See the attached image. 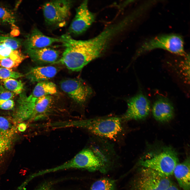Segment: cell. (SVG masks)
Masks as SVG:
<instances>
[{
	"instance_id": "cell-1",
	"label": "cell",
	"mask_w": 190,
	"mask_h": 190,
	"mask_svg": "<svg viewBox=\"0 0 190 190\" xmlns=\"http://www.w3.org/2000/svg\"><path fill=\"white\" fill-rule=\"evenodd\" d=\"M87 146L73 158L57 167L58 170L70 168L95 171L102 169L113 159V148L107 140L92 136Z\"/></svg>"
},
{
	"instance_id": "cell-2",
	"label": "cell",
	"mask_w": 190,
	"mask_h": 190,
	"mask_svg": "<svg viewBox=\"0 0 190 190\" xmlns=\"http://www.w3.org/2000/svg\"><path fill=\"white\" fill-rule=\"evenodd\" d=\"M125 122L121 116H109L80 120L76 125L93 136L118 142L125 136Z\"/></svg>"
},
{
	"instance_id": "cell-3",
	"label": "cell",
	"mask_w": 190,
	"mask_h": 190,
	"mask_svg": "<svg viewBox=\"0 0 190 190\" xmlns=\"http://www.w3.org/2000/svg\"><path fill=\"white\" fill-rule=\"evenodd\" d=\"M60 38L65 49L56 63H61L69 70L78 72L95 59L86 48L84 40H75L68 34L63 35Z\"/></svg>"
},
{
	"instance_id": "cell-4",
	"label": "cell",
	"mask_w": 190,
	"mask_h": 190,
	"mask_svg": "<svg viewBox=\"0 0 190 190\" xmlns=\"http://www.w3.org/2000/svg\"><path fill=\"white\" fill-rule=\"evenodd\" d=\"M149 152L139 160L142 167L148 168L166 176L173 174L179 163L178 155L170 147L165 146Z\"/></svg>"
},
{
	"instance_id": "cell-5",
	"label": "cell",
	"mask_w": 190,
	"mask_h": 190,
	"mask_svg": "<svg viewBox=\"0 0 190 190\" xmlns=\"http://www.w3.org/2000/svg\"><path fill=\"white\" fill-rule=\"evenodd\" d=\"M157 49H163L181 56L187 54L182 36L177 34H169L159 35L146 40L138 48L136 55L139 56Z\"/></svg>"
},
{
	"instance_id": "cell-6",
	"label": "cell",
	"mask_w": 190,
	"mask_h": 190,
	"mask_svg": "<svg viewBox=\"0 0 190 190\" xmlns=\"http://www.w3.org/2000/svg\"><path fill=\"white\" fill-rule=\"evenodd\" d=\"M169 177L142 167L132 182L131 190H165L173 183Z\"/></svg>"
},
{
	"instance_id": "cell-7",
	"label": "cell",
	"mask_w": 190,
	"mask_h": 190,
	"mask_svg": "<svg viewBox=\"0 0 190 190\" xmlns=\"http://www.w3.org/2000/svg\"><path fill=\"white\" fill-rule=\"evenodd\" d=\"M72 2L53 0L47 2L42 9L45 22L50 26L63 25L70 16Z\"/></svg>"
},
{
	"instance_id": "cell-8",
	"label": "cell",
	"mask_w": 190,
	"mask_h": 190,
	"mask_svg": "<svg viewBox=\"0 0 190 190\" xmlns=\"http://www.w3.org/2000/svg\"><path fill=\"white\" fill-rule=\"evenodd\" d=\"M126 111L121 116L126 122L132 120H140L146 118L149 114L150 101L142 93H139L129 99Z\"/></svg>"
},
{
	"instance_id": "cell-9",
	"label": "cell",
	"mask_w": 190,
	"mask_h": 190,
	"mask_svg": "<svg viewBox=\"0 0 190 190\" xmlns=\"http://www.w3.org/2000/svg\"><path fill=\"white\" fill-rule=\"evenodd\" d=\"M95 14L89 10L88 2L83 1L77 8L76 13L69 27V33L78 35L84 33L95 21Z\"/></svg>"
},
{
	"instance_id": "cell-10",
	"label": "cell",
	"mask_w": 190,
	"mask_h": 190,
	"mask_svg": "<svg viewBox=\"0 0 190 190\" xmlns=\"http://www.w3.org/2000/svg\"><path fill=\"white\" fill-rule=\"evenodd\" d=\"M62 90L77 103H84L92 93L90 87L82 80L77 79L64 80L60 83Z\"/></svg>"
},
{
	"instance_id": "cell-11",
	"label": "cell",
	"mask_w": 190,
	"mask_h": 190,
	"mask_svg": "<svg viewBox=\"0 0 190 190\" xmlns=\"http://www.w3.org/2000/svg\"><path fill=\"white\" fill-rule=\"evenodd\" d=\"M37 99L31 94L27 96L24 92L20 94L15 113L16 120L21 122L31 118L34 111Z\"/></svg>"
},
{
	"instance_id": "cell-12",
	"label": "cell",
	"mask_w": 190,
	"mask_h": 190,
	"mask_svg": "<svg viewBox=\"0 0 190 190\" xmlns=\"http://www.w3.org/2000/svg\"><path fill=\"white\" fill-rule=\"evenodd\" d=\"M25 53L32 61L40 64L56 63L60 55L58 51L48 47L26 49Z\"/></svg>"
},
{
	"instance_id": "cell-13",
	"label": "cell",
	"mask_w": 190,
	"mask_h": 190,
	"mask_svg": "<svg viewBox=\"0 0 190 190\" xmlns=\"http://www.w3.org/2000/svg\"><path fill=\"white\" fill-rule=\"evenodd\" d=\"M152 112L156 121L166 122L173 118L174 109L172 103L168 98L160 96L153 103Z\"/></svg>"
},
{
	"instance_id": "cell-14",
	"label": "cell",
	"mask_w": 190,
	"mask_h": 190,
	"mask_svg": "<svg viewBox=\"0 0 190 190\" xmlns=\"http://www.w3.org/2000/svg\"><path fill=\"white\" fill-rule=\"evenodd\" d=\"M60 38H56L45 35L37 28L32 31L24 42L26 49H39L48 47L52 44L61 42Z\"/></svg>"
},
{
	"instance_id": "cell-15",
	"label": "cell",
	"mask_w": 190,
	"mask_h": 190,
	"mask_svg": "<svg viewBox=\"0 0 190 190\" xmlns=\"http://www.w3.org/2000/svg\"><path fill=\"white\" fill-rule=\"evenodd\" d=\"M58 69L52 66H39L31 68L26 74V78L32 82L48 81L55 76Z\"/></svg>"
},
{
	"instance_id": "cell-16",
	"label": "cell",
	"mask_w": 190,
	"mask_h": 190,
	"mask_svg": "<svg viewBox=\"0 0 190 190\" xmlns=\"http://www.w3.org/2000/svg\"><path fill=\"white\" fill-rule=\"evenodd\" d=\"M53 104V99L51 95L37 98L34 111L30 119L37 121L48 118L52 115Z\"/></svg>"
},
{
	"instance_id": "cell-17",
	"label": "cell",
	"mask_w": 190,
	"mask_h": 190,
	"mask_svg": "<svg viewBox=\"0 0 190 190\" xmlns=\"http://www.w3.org/2000/svg\"><path fill=\"white\" fill-rule=\"evenodd\" d=\"M173 174L183 190H190V160L187 158L175 167Z\"/></svg>"
},
{
	"instance_id": "cell-18",
	"label": "cell",
	"mask_w": 190,
	"mask_h": 190,
	"mask_svg": "<svg viewBox=\"0 0 190 190\" xmlns=\"http://www.w3.org/2000/svg\"><path fill=\"white\" fill-rule=\"evenodd\" d=\"M57 91L56 86L54 83L48 81H43L37 83L31 94L37 98L44 96L55 94Z\"/></svg>"
},
{
	"instance_id": "cell-19",
	"label": "cell",
	"mask_w": 190,
	"mask_h": 190,
	"mask_svg": "<svg viewBox=\"0 0 190 190\" xmlns=\"http://www.w3.org/2000/svg\"><path fill=\"white\" fill-rule=\"evenodd\" d=\"M28 57L20 51L13 50L9 56L0 60V66L11 70L17 67Z\"/></svg>"
},
{
	"instance_id": "cell-20",
	"label": "cell",
	"mask_w": 190,
	"mask_h": 190,
	"mask_svg": "<svg viewBox=\"0 0 190 190\" xmlns=\"http://www.w3.org/2000/svg\"><path fill=\"white\" fill-rule=\"evenodd\" d=\"M16 131V129L12 127L7 131L0 132V157L10 148Z\"/></svg>"
},
{
	"instance_id": "cell-21",
	"label": "cell",
	"mask_w": 190,
	"mask_h": 190,
	"mask_svg": "<svg viewBox=\"0 0 190 190\" xmlns=\"http://www.w3.org/2000/svg\"><path fill=\"white\" fill-rule=\"evenodd\" d=\"M89 190H116L115 182L110 178H102L95 182Z\"/></svg>"
},
{
	"instance_id": "cell-22",
	"label": "cell",
	"mask_w": 190,
	"mask_h": 190,
	"mask_svg": "<svg viewBox=\"0 0 190 190\" xmlns=\"http://www.w3.org/2000/svg\"><path fill=\"white\" fill-rule=\"evenodd\" d=\"M4 87L15 94H20L23 89V83L15 79L10 78L3 80Z\"/></svg>"
},
{
	"instance_id": "cell-23",
	"label": "cell",
	"mask_w": 190,
	"mask_h": 190,
	"mask_svg": "<svg viewBox=\"0 0 190 190\" xmlns=\"http://www.w3.org/2000/svg\"><path fill=\"white\" fill-rule=\"evenodd\" d=\"M15 19L13 13L9 10L0 6V22L11 25L13 28H16L15 25Z\"/></svg>"
},
{
	"instance_id": "cell-24",
	"label": "cell",
	"mask_w": 190,
	"mask_h": 190,
	"mask_svg": "<svg viewBox=\"0 0 190 190\" xmlns=\"http://www.w3.org/2000/svg\"><path fill=\"white\" fill-rule=\"evenodd\" d=\"M0 44H4L13 50H17L20 46L21 41L12 37L0 36Z\"/></svg>"
},
{
	"instance_id": "cell-25",
	"label": "cell",
	"mask_w": 190,
	"mask_h": 190,
	"mask_svg": "<svg viewBox=\"0 0 190 190\" xmlns=\"http://www.w3.org/2000/svg\"><path fill=\"white\" fill-rule=\"evenodd\" d=\"M23 76V75L20 73L13 71L11 70L0 67V79L3 80L12 78L16 79Z\"/></svg>"
},
{
	"instance_id": "cell-26",
	"label": "cell",
	"mask_w": 190,
	"mask_h": 190,
	"mask_svg": "<svg viewBox=\"0 0 190 190\" xmlns=\"http://www.w3.org/2000/svg\"><path fill=\"white\" fill-rule=\"evenodd\" d=\"M13 50L7 45L0 44V60L9 56Z\"/></svg>"
},
{
	"instance_id": "cell-27",
	"label": "cell",
	"mask_w": 190,
	"mask_h": 190,
	"mask_svg": "<svg viewBox=\"0 0 190 190\" xmlns=\"http://www.w3.org/2000/svg\"><path fill=\"white\" fill-rule=\"evenodd\" d=\"M12 127L8 120L3 117L0 116V132L6 131Z\"/></svg>"
},
{
	"instance_id": "cell-28",
	"label": "cell",
	"mask_w": 190,
	"mask_h": 190,
	"mask_svg": "<svg viewBox=\"0 0 190 190\" xmlns=\"http://www.w3.org/2000/svg\"><path fill=\"white\" fill-rule=\"evenodd\" d=\"M15 94L6 89L0 93V104L11 99L14 97Z\"/></svg>"
},
{
	"instance_id": "cell-29",
	"label": "cell",
	"mask_w": 190,
	"mask_h": 190,
	"mask_svg": "<svg viewBox=\"0 0 190 190\" xmlns=\"http://www.w3.org/2000/svg\"><path fill=\"white\" fill-rule=\"evenodd\" d=\"M15 103L11 99L6 101L0 104V109L3 110H10L14 107Z\"/></svg>"
},
{
	"instance_id": "cell-30",
	"label": "cell",
	"mask_w": 190,
	"mask_h": 190,
	"mask_svg": "<svg viewBox=\"0 0 190 190\" xmlns=\"http://www.w3.org/2000/svg\"><path fill=\"white\" fill-rule=\"evenodd\" d=\"M36 190H52L51 186L48 184H44Z\"/></svg>"
},
{
	"instance_id": "cell-31",
	"label": "cell",
	"mask_w": 190,
	"mask_h": 190,
	"mask_svg": "<svg viewBox=\"0 0 190 190\" xmlns=\"http://www.w3.org/2000/svg\"><path fill=\"white\" fill-rule=\"evenodd\" d=\"M165 190H179L178 187L173 183L170 186Z\"/></svg>"
},
{
	"instance_id": "cell-32",
	"label": "cell",
	"mask_w": 190,
	"mask_h": 190,
	"mask_svg": "<svg viewBox=\"0 0 190 190\" xmlns=\"http://www.w3.org/2000/svg\"><path fill=\"white\" fill-rule=\"evenodd\" d=\"M26 126L24 124H21L19 126L18 129L20 131H23L26 129Z\"/></svg>"
},
{
	"instance_id": "cell-33",
	"label": "cell",
	"mask_w": 190,
	"mask_h": 190,
	"mask_svg": "<svg viewBox=\"0 0 190 190\" xmlns=\"http://www.w3.org/2000/svg\"><path fill=\"white\" fill-rule=\"evenodd\" d=\"M2 32V31H0V32Z\"/></svg>"
}]
</instances>
